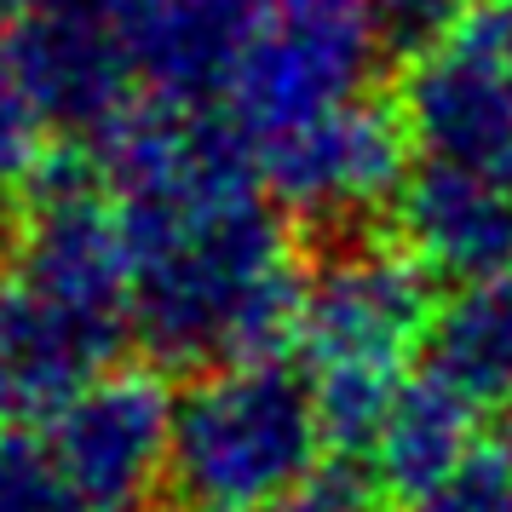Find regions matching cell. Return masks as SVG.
Wrapping results in <instances>:
<instances>
[{"mask_svg":"<svg viewBox=\"0 0 512 512\" xmlns=\"http://www.w3.org/2000/svg\"><path fill=\"white\" fill-rule=\"evenodd\" d=\"M173 403L144 369H104L47 415V455L98 512H133L173 466Z\"/></svg>","mask_w":512,"mask_h":512,"instance_id":"52a82bcc","label":"cell"},{"mask_svg":"<svg viewBox=\"0 0 512 512\" xmlns=\"http://www.w3.org/2000/svg\"><path fill=\"white\" fill-rule=\"evenodd\" d=\"M507 24H512V0H507Z\"/></svg>","mask_w":512,"mask_h":512,"instance_id":"7402d4cb","label":"cell"},{"mask_svg":"<svg viewBox=\"0 0 512 512\" xmlns=\"http://www.w3.org/2000/svg\"><path fill=\"white\" fill-rule=\"evenodd\" d=\"M328 426L305 374L271 357L219 363L173 403V466L196 512H271L317 478Z\"/></svg>","mask_w":512,"mask_h":512,"instance_id":"277c9868","label":"cell"},{"mask_svg":"<svg viewBox=\"0 0 512 512\" xmlns=\"http://www.w3.org/2000/svg\"><path fill=\"white\" fill-rule=\"evenodd\" d=\"M29 0H0V12H24Z\"/></svg>","mask_w":512,"mask_h":512,"instance_id":"ffe728a7","label":"cell"},{"mask_svg":"<svg viewBox=\"0 0 512 512\" xmlns=\"http://www.w3.org/2000/svg\"><path fill=\"white\" fill-rule=\"evenodd\" d=\"M380 58L369 0H271L219 87V116L248 150H265L305 121L369 98Z\"/></svg>","mask_w":512,"mask_h":512,"instance_id":"5b68a950","label":"cell"},{"mask_svg":"<svg viewBox=\"0 0 512 512\" xmlns=\"http://www.w3.org/2000/svg\"><path fill=\"white\" fill-rule=\"evenodd\" d=\"M121 328H133V311L116 202L104 185L52 179L0 265V438L104 374Z\"/></svg>","mask_w":512,"mask_h":512,"instance_id":"7a4b0ae2","label":"cell"},{"mask_svg":"<svg viewBox=\"0 0 512 512\" xmlns=\"http://www.w3.org/2000/svg\"><path fill=\"white\" fill-rule=\"evenodd\" d=\"M397 242L420 271L461 288L512 277V185L472 167L420 162L397 190Z\"/></svg>","mask_w":512,"mask_h":512,"instance_id":"9c48e42d","label":"cell"},{"mask_svg":"<svg viewBox=\"0 0 512 512\" xmlns=\"http://www.w3.org/2000/svg\"><path fill=\"white\" fill-rule=\"evenodd\" d=\"M501 449H507V455H512V426H507V438H501Z\"/></svg>","mask_w":512,"mask_h":512,"instance_id":"44dd1931","label":"cell"},{"mask_svg":"<svg viewBox=\"0 0 512 512\" xmlns=\"http://www.w3.org/2000/svg\"><path fill=\"white\" fill-rule=\"evenodd\" d=\"M426 328H432L426 282L409 254L351 248L305 277L288 334H294L305 386L323 409L328 438L357 449L369 443L374 420L386 415V403L415 374Z\"/></svg>","mask_w":512,"mask_h":512,"instance_id":"3957f363","label":"cell"},{"mask_svg":"<svg viewBox=\"0 0 512 512\" xmlns=\"http://www.w3.org/2000/svg\"><path fill=\"white\" fill-rule=\"evenodd\" d=\"M271 512H369V484L357 472H317Z\"/></svg>","mask_w":512,"mask_h":512,"instance_id":"ac0fdd59","label":"cell"},{"mask_svg":"<svg viewBox=\"0 0 512 512\" xmlns=\"http://www.w3.org/2000/svg\"><path fill=\"white\" fill-rule=\"evenodd\" d=\"M0 512H98L47 455V443L0 438Z\"/></svg>","mask_w":512,"mask_h":512,"instance_id":"9a60e30c","label":"cell"},{"mask_svg":"<svg viewBox=\"0 0 512 512\" xmlns=\"http://www.w3.org/2000/svg\"><path fill=\"white\" fill-rule=\"evenodd\" d=\"M432 369L478 403H512V277L472 282L432 328Z\"/></svg>","mask_w":512,"mask_h":512,"instance_id":"4fadbf2b","label":"cell"},{"mask_svg":"<svg viewBox=\"0 0 512 512\" xmlns=\"http://www.w3.org/2000/svg\"><path fill=\"white\" fill-rule=\"evenodd\" d=\"M380 47L397 58H420L478 12V0H369Z\"/></svg>","mask_w":512,"mask_h":512,"instance_id":"e0dca14e","label":"cell"},{"mask_svg":"<svg viewBox=\"0 0 512 512\" xmlns=\"http://www.w3.org/2000/svg\"><path fill=\"white\" fill-rule=\"evenodd\" d=\"M127 242V311L173 363H242L294 328L305 271L225 116L144 98L98 139Z\"/></svg>","mask_w":512,"mask_h":512,"instance_id":"6da1fadb","label":"cell"},{"mask_svg":"<svg viewBox=\"0 0 512 512\" xmlns=\"http://www.w3.org/2000/svg\"><path fill=\"white\" fill-rule=\"evenodd\" d=\"M271 0H150L127 29V52L150 98H219L236 52L248 47L254 24Z\"/></svg>","mask_w":512,"mask_h":512,"instance_id":"8fae6325","label":"cell"},{"mask_svg":"<svg viewBox=\"0 0 512 512\" xmlns=\"http://www.w3.org/2000/svg\"><path fill=\"white\" fill-rule=\"evenodd\" d=\"M47 133L52 121L18 64V47H12V35H0V208L41 190L35 179L47 162Z\"/></svg>","mask_w":512,"mask_h":512,"instance_id":"5bb4252c","label":"cell"},{"mask_svg":"<svg viewBox=\"0 0 512 512\" xmlns=\"http://www.w3.org/2000/svg\"><path fill=\"white\" fill-rule=\"evenodd\" d=\"M150 0H29L24 12H58V18H81V24H98V29H116L127 41V29L139 24V12Z\"/></svg>","mask_w":512,"mask_h":512,"instance_id":"d6986e66","label":"cell"},{"mask_svg":"<svg viewBox=\"0 0 512 512\" xmlns=\"http://www.w3.org/2000/svg\"><path fill=\"white\" fill-rule=\"evenodd\" d=\"M478 397H466L443 369H420L409 374V386L386 403V415L374 420L369 455L374 478L392 484L397 495H415V489L449 478L461 461L478 455Z\"/></svg>","mask_w":512,"mask_h":512,"instance_id":"7c38bea8","label":"cell"},{"mask_svg":"<svg viewBox=\"0 0 512 512\" xmlns=\"http://www.w3.org/2000/svg\"><path fill=\"white\" fill-rule=\"evenodd\" d=\"M403 156H409V133H403L397 104L357 98L305 121L300 133L254 150V167L282 213L340 225L380 202H397V190L409 179Z\"/></svg>","mask_w":512,"mask_h":512,"instance_id":"ba28073f","label":"cell"},{"mask_svg":"<svg viewBox=\"0 0 512 512\" xmlns=\"http://www.w3.org/2000/svg\"><path fill=\"white\" fill-rule=\"evenodd\" d=\"M403 133L426 162L512 185V24L507 0H478L449 41L409 58L397 93Z\"/></svg>","mask_w":512,"mask_h":512,"instance_id":"8992f818","label":"cell"},{"mask_svg":"<svg viewBox=\"0 0 512 512\" xmlns=\"http://www.w3.org/2000/svg\"><path fill=\"white\" fill-rule=\"evenodd\" d=\"M12 47H18V64H24L52 127L104 139L133 104H144V81L116 29L58 18V12H24Z\"/></svg>","mask_w":512,"mask_h":512,"instance_id":"30bf717a","label":"cell"},{"mask_svg":"<svg viewBox=\"0 0 512 512\" xmlns=\"http://www.w3.org/2000/svg\"><path fill=\"white\" fill-rule=\"evenodd\" d=\"M397 512H512V455L501 443L495 449H478L449 478L403 495Z\"/></svg>","mask_w":512,"mask_h":512,"instance_id":"2e32d148","label":"cell"}]
</instances>
